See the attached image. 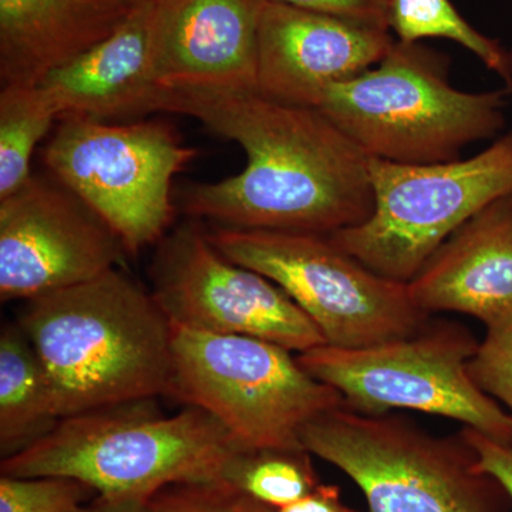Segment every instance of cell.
Masks as SVG:
<instances>
[{"mask_svg":"<svg viewBox=\"0 0 512 512\" xmlns=\"http://www.w3.org/2000/svg\"><path fill=\"white\" fill-rule=\"evenodd\" d=\"M306 448L241 450L232 456L220 481L272 508L301 500L320 484Z\"/></svg>","mask_w":512,"mask_h":512,"instance_id":"obj_20","label":"cell"},{"mask_svg":"<svg viewBox=\"0 0 512 512\" xmlns=\"http://www.w3.org/2000/svg\"><path fill=\"white\" fill-rule=\"evenodd\" d=\"M427 315L474 316L488 329L512 325V197L477 212L407 284Z\"/></svg>","mask_w":512,"mask_h":512,"instance_id":"obj_15","label":"cell"},{"mask_svg":"<svg viewBox=\"0 0 512 512\" xmlns=\"http://www.w3.org/2000/svg\"><path fill=\"white\" fill-rule=\"evenodd\" d=\"M59 121L39 86H5L0 92V200L22 190L32 174L37 144Z\"/></svg>","mask_w":512,"mask_h":512,"instance_id":"obj_19","label":"cell"},{"mask_svg":"<svg viewBox=\"0 0 512 512\" xmlns=\"http://www.w3.org/2000/svg\"><path fill=\"white\" fill-rule=\"evenodd\" d=\"M274 512H360L343 503L338 485L320 483L312 493Z\"/></svg>","mask_w":512,"mask_h":512,"instance_id":"obj_27","label":"cell"},{"mask_svg":"<svg viewBox=\"0 0 512 512\" xmlns=\"http://www.w3.org/2000/svg\"><path fill=\"white\" fill-rule=\"evenodd\" d=\"M369 165L372 214L329 238L377 275L409 284L461 225L512 197V130L470 158Z\"/></svg>","mask_w":512,"mask_h":512,"instance_id":"obj_7","label":"cell"},{"mask_svg":"<svg viewBox=\"0 0 512 512\" xmlns=\"http://www.w3.org/2000/svg\"><path fill=\"white\" fill-rule=\"evenodd\" d=\"M151 512H274L222 481L175 484L150 500Z\"/></svg>","mask_w":512,"mask_h":512,"instance_id":"obj_23","label":"cell"},{"mask_svg":"<svg viewBox=\"0 0 512 512\" xmlns=\"http://www.w3.org/2000/svg\"><path fill=\"white\" fill-rule=\"evenodd\" d=\"M477 339L460 323L430 322L406 338L367 348L320 345L299 353L315 379L338 390L355 412L416 410L448 417L501 443H512V419L471 379Z\"/></svg>","mask_w":512,"mask_h":512,"instance_id":"obj_9","label":"cell"},{"mask_svg":"<svg viewBox=\"0 0 512 512\" xmlns=\"http://www.w3.org/2000/svg\"><path fill=\"white\" fill-rule=\"evenodd\" d=\"M389 29L400 42L431 37L456 42L508 84V56L498 40L471 26L451 0H389Z\"/></svg>","mask_w":512,"mask_h":512,"instance_id":"obj_21","label":"cell"},{"mask_svg":"<svg viewBox=\"0 0 512 512\" xmlns=\"http://www.w3.org/2000/svg\"><path fill=\"white\" fill-rule=\"evenodd\" d=\"M468 373L485 394L507 407L512 419V325L487 330Z\"/></svg>","mask_w":512,"mask_h":512,"instance_id":"obj_24","label":"cell"},{"mask_svg":"<svg viewBox=\"0 0 512 512\" xmlns=\"http://www.w3.org/2000/svg\"><path fill=\"white\" fill-rule=\"evenodd\" d=\"M292 353L249 336L173 326L167 396L210 413L242 450L305 448L303 429L345 400Z\"/></svg>","mask_w":512,"mask_h":512,"instance_id":"obj_6","label":"cell"},{"mask_svg":"<svg viewBox=\"0 0 512 512\" xmlns=\"http://www.w3.org/2000/svg\"><path fill=\"white\" fill-rule=\"evenodd\" d=\"M97 495L72 477H0V512H77Z\"/></svg>","mask_w":512,"mask_h":512,"instance_id":"obj_22","label":"cell"},{"mask_svg":"<svg viewBox=\"0 0 512 512\" xmlns=\"http://www.w3.org/2000/svg\"><path fill=\"white\" fill-rule=\"evenodd\" d=\"M450 60L396 40L376 66L333 84L322 111L370 158L397 164L457 160L505 124L508 90L464 92L448 79Z\"/></svg>","mask_w":512,"mask_h":512,"instance_id":"obj_4","label":"cell"},{"mask_svg":"<svg viewBox=\"0 0 512 512\" xmlns=\"http://www.w3.org/2000/svg\"><path fill=\"white\" fill-rule=\"evenodd\" d=\"M126 2L128 3V5L136 6L140 5V3L146 2V0H126Z\"/></svg>","mask_w":512,"mask_h":512,"instance_id":"obj_30","label":"cell"},{"mask_svg":"<svg viewBox=\"0 0 512 512\" xmlns=\"http://www.w3.org/2000/svg\"><path fill=\"white\" fill-rule=\"evenodd\" d=\"M264 0H156L151 73L170 92H256Z\"/></svg>","mask_w":512,"mask_h":512,"instance_id":"obj_14","label":"cell"},{"mask_svg":"<svg viewBox=\"0 0 512 512\" xmlns=\"http://www.w3.org/2000/svg\"><path fill=\"white\" fill-rule=\"evenodd\" d=\"M163 111L200 121L244 150L241 173L184 192L194 220L330 235L372 214L370 157L326 114L256 92H170Z\"/></svg>","mask_w":512,"mask_h":512,"instance_id":"obj_1","label":"cell"},{"mask_svg":"<svg viewBox=\"0 0 512 512\" xmlns=\"http://www.w3.org/2000/svg\"><path fill=\"white\" fill-rule=\"evenodd\" d=\"M156 0L134 6L113 35L46 76L40 87L59 121L133 120L163 111L165 90L151 73Z\"/></svg>","mask_w":512,"mask_h":512,"instance_id":"obj_16","label":"cell"},{"mask_svg":"<svg viewBox=\"0 0 512 512\" xmlns=\"http://www.w3.org/2000/svg\"><path fill=\"white\" fill-rule=\"evenodd\" d=\"M157 245L151 293L174 328L249 336L298 353L325 345L284 289L222 255L198 222H185Z\"/></svg>","mask_w":512,"mask_h":512,"instance_id":"obj_11","label":"cell"},{"mask_svg":"<svg viewBox=\"0 0 512 512\" xmlns=\"http://www.w3.org/2000/svg\"><path fill=\"white\" fill-rule=\"evenodd\" d=\"M45 372L19 325L0 335V451L2 458L42 439L59 423Z\"/></svg>","mask_w":512,"mask_h":512,"instance_id":"obj_18","label":"cell"},{"mask_svg":"<svg viewBox=\"0 0 512 512\" xmlns=\"http://www.w3.org/2000/svg\"><path fill=\"white\" fill-rule=\"evenodd\" d=\"M18 325L60 420L167 396L173 325L153 293L119 268L26 301Z\"/></svg>","mask_w":512,"mask_h":512,"instance_id":"obj_2","label":"cell"},{"mask_svg":"<svg viewBox=\"0 0 512 512\" xmlns=\"http://www.w3.org/2000/svg\"><path fill=\"white\" fill-rule=\"evenodd\" d=\"M303 447L352 478L369 512H511L501 481L463 433L437 437L403 416L345 404L302 431Z\"/></svg>","mask_w":512,"mask_h":512,"instance_id":"obj_5","label":"cell"},{"mask_svg":"<svg viewBox=\"0 0 512 512\" xmlns=\"http://www.w3.org/2000/svg\"><path fill=\"white\" fill-rule=\"evenodd\" d=\"M274 2L328 13V15L390 30L389 0H274Z\"/></svg>","mask_w":512,"mask_h":512,"instance_id":"obj_25","label":"cell"},{"mask_svg":"<svg viewBox=\"0 0 512 512\" xmlns=\"http://www.w3.org/2000/svg\"><path fill=\"white\" fill-rule=\"evenodd\" d=\"M126 0H0V83L37 86L123 25Z\"/></svg>","mask_w":512,"mask_h":512,"instance_id":"obj_17","label":"cell"},{"mask_svg":"<svg viewBox=\"0 0 512 512\" xmlns=\"http://www.w3.org/2000/svg\"><path fill=\"white\" fill-rule=\"evenodd\" d=\"M197 156L160 121L60 120L43 151L52 177L119 235L127 254L158 244L173 224L171 185Z\"/></svg>","mask_w":512,"mask_h":512,"instance_id":"obj_10","label":"cell"},{"mask_svg":"<svg viewBox=\"0 0 512 512\" xmlns=\"http://www.w3.org/2000/svg\"><path fill=\"white\" fill-rule=\"evenodd\" d=\"M507 56H508V84L505 89L508 90V92H512V47L510 50H507Z\"/></svg>","mask_w":512,"mask_h":512,"instance_id":"obj_29","label":"cell"},{"mask_svg":"<svg viewBox=\"0 0 512 512\" xmlns=\"http://www.w3.org/2000/svg\"><path fill=\"white\" fill-rule=\"evenodd\" d=\"M123 242L55 177L0 200V299L30 301L119 268Z\"/></svg>","mask_w":512,"mask_h":512,"instance_id":"obj_12","label":"cell"},{"mask_svg":"<svg viewBox=\"0 0 512 512\" xmlns=\"http://www.w3.org/2000/svg\"><path fill=\"white\" fill-rule=\"evenodd\" d=\"M242 448L198 407L161 416L141 400L64 417L42 439L2 458L3 476H64L111 498L151 500L175 484L220 481Z\"/></svg>","mask_w":512,"mask_h":512,"instance_id":"obj_3","label":"cell"},{"mask_svg":"<svg viewBox=\"0 0 512 512\" xmlns=\"http://www.w3.org/2000/svg\"><path fill=\"white\" fill-rule=\"evenodd\" d=\"M77 512H151L150 500L143 498H111L97 495Z\"/></svg>","mask_w":512,"mask_h":512,"instance_id":"obj_28","label":"cell"},{"mask_svg":"<svg viewBox=\"0 0 512 512\" xmlns=\"http://www.w3.org/2000/svg\"><path fill=\"white\" fill-rule=\"evenodd\" d=\"M461 433L476 450L481 466L501 481L512 501V443L495 441L470 427H464Z\"/></svg>","mask_w":512,"mask_h":512,"instance_id":"obj_26","label":"cell"},{"mask_svg":"<svg viewBox=\"0 0 512 512\" xmlns=\"http://www.w3.org/2000/svg\"><path fill=\"white\" fill-rule=\"evenodd\" d=\"M394 42L389 30L379 26L264 0L256 93L316 109L330 86L376 66Z\"/></svg>","mask_w":512,"mask_h":512,"instance_id":"obj_13","label":"cell"},{"mask_svg":"<svg viewBox=\"0 0 512 512\" xmlns=\"http://www.w3.org/2000/svg\"><path fill=\"white\" fill-rule=\"evenodd\" d=\"M207 232L222 255L284 289L325 345L367 348L413 335L430 320L407 284L377 275L329 235L220 225Z\"/></svg>","mask_w":512,"mask_h":512,"instance_id":"obj_8","label":"cell"}]
</instances>
